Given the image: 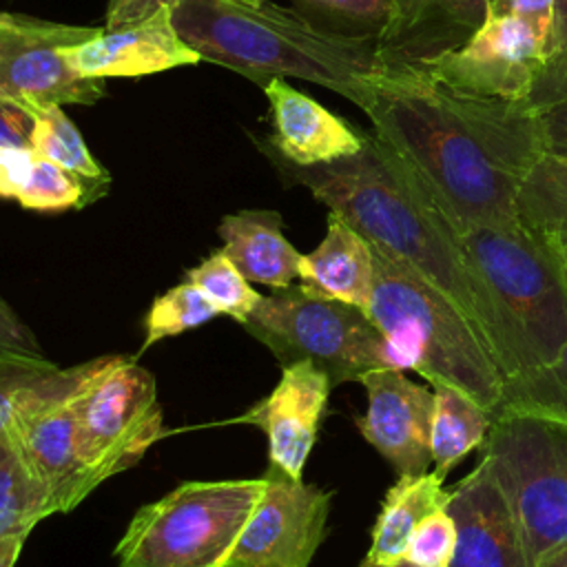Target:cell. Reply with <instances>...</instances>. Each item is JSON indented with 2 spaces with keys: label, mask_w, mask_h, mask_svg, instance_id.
<instances>
[{
  "label": "cell",
  "mask_w": 567,
  "mask_h": 567,
  "mask_svg": "<svg viewBox=\"0 0 567 567\" xmlns=\"http://www.w3.org/2000/svg\"><path fill=\"white\" fill-rule=\"evenodd\" d=\"M359 109L456 235L518 219L520 182L545 155L538 113L454 91L414 64H379Z\"/></svg>",
  "instance_id": "6da1fadb"
},
{
  "label": "cell",
  "mask_w": 567,
  "mask_h": 567,
  "mask_svg": "<svg viewBox=\"0 0 567 567\" xmlns=\"http://www.w3.org/2000/svg\"><path fill=\"white\" fill-rule=\"evenodd\" d=\"M266 155L281 177L308 188L370 246L447 295L489 348L485 303L456 230L374 133H365L363 146L354 155L326 164L297 166L277 153L266 151Z\"/></svg>",
  "instance_id": "7a4b0ae2"
},
{
  "label": "cell",
  "mask_w": 567,
  "mask_h": 567,
  "mask_svg": "<svg viewBox=\"0 0 567 567\" xmlns=\"http://www.w3.org/2000/svg\"><path fill=\"white\" fill-rule=\"evenodd\" d=\"M173 24L202 60L255 82L299 78L357 106L379 66L377 40L350 38L310 22L301 11L268 0H182Z\"/></svg>",
  "instance_id": "3957f363"
},
{
  "label": "cell",
  "mask_w": 567,
  "mask_h": 567,
  "mask_svg": "<svg viewBox=\"0 0 567 567\" xmlns=\"http://www.w3.org/2000/svg\"><path fill=\"white\" fill-rule=\"evenodd\" d=\"M458 244L483 297L489 348L503 377L549 363L567 343L560 250L520 219L465 228Z\"/></svg>",
  "instance_id": "277c9868"
},
{
  "label": "cell",
  "mask_w": 567,
  "mask_h": 567,
  "mask_svg": "<svg viewBox=\"0 0 567 567\" xmlns=\"http://www.w3.org/2000/svg\"><path fill=\"white\" fill-rule=\"evenodd\" d=\"M374 284L365 308L388 339L399 370H414L430 385H452L489 414L503 392V372L461 308L412 268L372 246Z\"/></svg>",
  "instance_id": "5b68a950"
},
{
  "label": "cell",
  "mask_w": 567,
  "mask_h": 567,
  "mask_svg": "<svg viewBox=\"0 0 567 567\" xmlns=\"http://www.w3.org/2000/svg\"><path fill=\"white\" fill-rule=\"evenodd\" d=\"M264 485V476L177 485L135 512L117 567H226Z\"/></svg>",
  "instance_id": "8992f818"
},
{
  "label": "cell",
  "mask_w": 567,
  "mask_h": 567,
  "mask_svg": "<svg viewBox=\"0 0 567 567\" xmlns=\"http://www.w3.org/2000/svg\"><path fill=\"white\" fill-rule=\"evenodd\" d=\"M281 365L310 361L332 385L359 381L370 370H399L396 357L365 310L308 292L301 284L261 297L241 323Z\"/></svg>",
  "instance_id": "52a82bcc"
},
{
  "label": "cell",
  "mask_w": 567,
  "mask_h": 567,
  "mask_svg": "<svg viewBox=\"0 0 567 567\" xmlns=\"http://www.w3.org/2000/svg\"><path fill=\"white\" fill-rule=\"evenodd\" d=\"M483 458L507 494L536 565L545 549L567 538V425L496 412Z\"/></svg>",
  "instance_id": "ba28073f"
},
{
  "label": "cell",
  "mask_w": 567,
  "mask_h": 567,
  "mask_svg": "<svg viewBox=\"0 0 567 567\" xmlns=\"http://www.w3.org/2000/svg\"><path fill=\"white\" fill-rule=\"evenodd\" d=\"M71 408L80 456L100 485L133 467L164 436L155 379L135 357L113 354Z\"/></svg>",
  "instance_id": "9c48e42d"
},
{
  "label": "cell",
  "mask_w": 567,
  "mask_h": 567,
  "mask_svg": "<svg viewBox=\"0 0 567 567\" xmlns=\"http://www.w3.org/2000/svg\"><path fill=\"white\" fill-rule=\"evenodd\" d=\"M97 31L100 27L0 11V97L18 106L27 102L95 104L102 100L106 80L80 78L66 62V49Z\"/></svg>",
  "instance_id": "30bf717a"
},
{
  "label": "cell",
  "mask_w": 567,
  "mask_h": 567,
  "mask_svg": "<svg viewBox=\"0 0 567 567\" xmlns=\"http://www.w3.org/2000/svg\"><path fill=\"white\" fill-rule=\"evenodd\" d=\"M226 567H310L328 532L332 492L275 465Z\"/></svg>",
  "instance_id": "8fae6325"
},
{
  "label": "cell",
  "mask_w": 567,
  "mask_h": 567,
  "mask_svg": "<svg viewBox=\"0 0 567 567\" xmlns=\"http://www.w3.org/2000/svg\"><path fill=\"white\" fill-rule=\"evenodd\" d=\"M545 62L543 44L529 27L514 18L489 16L463 47L414 66L454 91L520 102Z\"/></svg>",
  "instance_id": "7c38bea8"
},
{
  "label": "cell",
  "mask_w": 567,
  "mask_h": 567,
  "mask_svg": "<svg viewBox=\"0 0 567 567\" xmlns=\"http://www.w3.org/2000/svg\"><path fill=\"white\" fill-rule=\"evenodd\" d=\"M359 383L368 394L365 414L357 419L361 436L396 470L399 476L427 472L432 463V385L410 381L403 370L392 368L370 370Z\"/></svg>",
  "instance_id": "4fadbf2b"
},
{
  "label": "cell",
  "mask_w": 567,
  "mask_h": 567,
  "mask_svg": "<svg viewBox=\"0 0 567 567\" xmlns=\"http://www.w3.org/2000/svg\"><path fill=\"white\" fill-rule=\"evenodd\" d=\"M445 509L456 525L447 567H534L514 507L485 458L454 485Z\"/></svg>",
  "instance_id": "5bb4252c"
},
{
  "label": "cell",
  "mask_w": 567,
  "mask_h": 567,
  "mask_svg": "<svg viewBox=\"0 0 567 567\" xmlns=\"http://www.w3.org/2000/svg\"><path fill=\"white\" fill-rule=\"evenodd\" d=\"M330 390L332 383L319 365L310 361L281 365V379L272 392L237 416V423L255 425L266 434L268 465L279 467L292 478H301Z\"/></svg>",
  "instance_id": "9a60e30c"
},
{
  "label": "cell",
  "mask_w": 567,
  "mask_h": 567,
  "mask_svg": "<svg viewBox=\"0 0 567 567\" xmlns=\"http://www.w3.org/2000/svg\"><path fill=\"white\" fill-rule=\"evenodd\" d=\"M199 60V53L177 33L173 9H162L144 22L122 29L100 27L93 38L66 49L69 66L89 80L140 78Z\"/></svg>",
  "instance_id": "2e32d148"
},
{
  "label": "cell",
  "mask_w": 567,
  "mask_h": 567,
  "mask_svg": "<svg viewBox=\"0 0 567 567\" xmlns=\"http://www.w3.org/2000/svg\"><path fill=\"white\" fill-rule=\"evenodd\" d=\"M489 18V0H392L377 38L379 64H421L463 47Z\"/></svg>",
  "instance_id": "e0dca14e"
},
{
  "label": "cell",
  "mask_w": 567,
  "mask_h": 567,
  "mask_svg": "<svg viewBox=\"0 0 567 567\" xmlns=\"http://www.w3.org/2000/svg\"><path fill=\"white\" fill-rule=\"evenodd\" d=\"M264 93L272 111L270 146L297 166H312L354 155L363 146V131L330 113L310 95L292 89L284 78H270Z\"/></svg>",
  "instance_id": "ac0fdd59"
},
{
  "label": "cell",
  "mask_w": 567,
  "mask_h": 567,
  "mask_svg": "<svg viewBox=\"0 0 567 567\" xmlns=\"http://www.w3.org/2000/svg\"><path fill=\"white\" fill-rule=\"evenodd\" d=\"M71 401L11 430L27 463L44 483L55 514L71 512L100 485L80 456Z\"/></svg>",
  "instance_id": "d6986e66"
},
{
  "label": "cell",
  "mask_w": 567,
  "mask_h": 567,
  "mask_svg": "<svg viewBox=\"0 0 567 567\" xmlns=\"http://www.w3.org/2000/svg\"><path fill=\"white\" fill-rule=\"evenodd\" d=\"M111 357L71 368H60L47 359L0 357V432H11L20 423L69 403L109 365Z\"/></svg>",
  "instance_id": "ffe728a7"
},
{
  "label": "cell",
  "mask_w": 567,
  "mask_h": 567,
  "mask_svg": "<svg viewBox=\"0 0 567 567\" xmlns=\"http://www.w3.org/2000/svg\"><path fill=\"white\" fill-rule=\"evenodd\" d=\"M299 281L317 297L365 310L374 284L372 246L348 221L330 213L321 244L312 252L301 255Z\"/></svg>",
  "instance_id": "44dd1931"
},
{
  "label": "cell",
  "mask_w": 567,
  "mask_h": 567,
  "mask_svg": "<svg viewBox=\"0 0 567 567\" xmlns=\"http://www.w3.org/2000/svg\"><path fill=\"white\" fill-rule=\"evenodd\" d=\"M277 210H239L219 221L224 252L255 284L288 288L299 279L301 252L284 237Z\"/></svg>",
  "instance_id": "7402d4cb"
},
{
  "label": "cell",
  "mask_w": 567,
  "mask_h": 567,
  "mask_svg": "<svg viewBox=\"0 0 567 567\" xmlns=\"http://www.w3.org/2000/svg\"><path fill=\"white\" fill-rule=\"evenodd\" d=\"M434 470L416 476H399L385 492L372 527V540L359 567H381L405 556L408 543L419 523L432 512L445 509L450 492Z\"/></svg>",
  "instance_id": "603a6c76"
},
{
  "label": "cell",
  "mask_w": 567,
  "mask_h": 567,
  "mask_svg": "<svg viewBox=\"0 0 567 567\" xmlns=\"http://www.w3.org/2000/svg\"><path fill=\"white\" fill-rule=\"evenodd\" d=\"M22 109L31 115L29 146L44 159L75 175L89 190L91 202L102 197L111 184L106 168L91 155L82 133L69 120L60 104L27 102Z\"/></svg>",
  "instance_id": "cb8c5ba5"
},
{
  "label": "cell",
  "mask_w": 567,
  "mask_h": 567,
  "mask_svg": "<svg viewBox=\"0 0 567 567\" xmlns=\"http://www.w3.org/2000/svg\"><path fill=\"white\" fill-rule=\"evenodd\" d=\"M434 414L430 452L434 472L445 478L470 452L481 447L492 427V414L470 394L452 385H432Z\"/></svg>",
  "instance_id": "d4e9b609"
},
{
  "label": "cell",
  "mask_w": 567,
  "mask_h": 567,
  "mask_svg": "<svg viewBox=\"0 0 567 567\" xmlns=\"http://www.w3.org/2000/svg\"><path fill=\"white\" fill-rule=\"evenodd\" d=\"M516 217L558 250H567V157L545 153L523 177Z\"/></svg>",
  "instance_id": "484cf974"
},
{
  "label": "cell",
  "mask_w": 567,
  "mask_h": 567,
  "mask_svg": "<svg viewBox=\"0 0 567 567\" xmlns=\"http://www.w3.org/2000/svg\"><path fill=\"white\" fill-rule=\"evenodd\" d=\"M51 514H55L51 496L27 463L16 436L0 432V538L29 536Z\"/></svg>",
  "instance_id": "4316f807"
},
{
  "label": "cell",
  "mask_w": 567,
  "mask_h": 567,
  "mask_svg": "<svg viewBox=\"0 0 567 567\" xmlns=\"http://www.w3.org/2000/svg\"><path fill=\"white\" fill-rule=\"evenodd\" d=\"M496 412H520L567 425V343L549 363L505 377Z\"/></svg>",
  "instance_id": "83f0119b"
},
{
  "label": "cell",
  "mask_w": 567,
  "mask_h": 567,
  "mask_svg": "<svg viewBox=\"0 0 567 567\" xmlns=\"http://www.w3.org/2000/svg\"><path fill=\"white\" fill-rule=\"evenodd\" d=\"M217 315L219 310L208 301V297L197 286L184 279L182 284L162 292L151 303L144 321L146 334L142 341V352L166 337H175L186 330L199 328Z\"/></svg>",
  "instance_id": "f1b7e54d"
},
{
  "label": "cell",
  "mask_w": 567,
  "mask_h": 567,
  "mask_svg": "<svg viewBox=\"0 0 567 567\" xmlns=\"http://www.w3.org/2000/svg\"><path fill=\"white\" fill-rule=\"evenodd\" d=\"M184 279L197 286L219 315H228L239 323L248 319L264 297L250 286L224 250H215L202 264L190 268Z\"/></svg>",
  "instance_id": "f546056e"
},
{
  "label": "cell",
  "mask_w": 567,
  "mask_h": 567,
  "mask_svg": "<svg viewBox=\"0 0 567 567\" xmlns=\"http://www.w3.org/2000/svg\"><path fill=\"white\" fill-rule=\"evenodd\" d=\"M392 0H295V9L321 29L377 40L390 18Z\"/></svg>",
  "instance_id": "4dcf8cb0"
},
{
  "label": "cell",
  "mask_w": 567,
  "mask_h": 567,
  "mask_svg": "<svg viewBox=\"0 0 567 567\" xmlns=\"http://www.w3.org/2000/svg\"><path fill=\"white\" fill-rule=\"evenodd\" d=\"M16 202L29 210H66L91 204V197L86 186L75 175L38 155L33 171Z\"/></svg>",
  "instance_id": "1f68e13d"
},
{
  "label": "cell",
  "mask_w": 567,
  "mask_h": 567,
  "mask_svg": "<svg viewBox=\"0 0 567 567\" xmlns=\"http://www.w3.org/2000/svg\"><path fill=\"white\" fill-rule=\"evenodd\" d=\"M456 547V525L447 509L432 512L414 529L405 558L425 567H447Z\"/></svg>",
  "instance_id": "d6a6232c"
},
{
  "label": "cell",
  "mask_w": 567,
  "mask_h": 567,
  "mask_svg": "<svg viewBox=\"0 0 567 567\" xmlns=\"http://www.w3.org/2000/svg\"><path fill=\"white\" fill-rule=\"evenodd\" d=\"M567 100V49L549 58L538 73L532 91L518 102L523 109L540 113Z\"/></svg>",
  "instance_id": "836d02e7"
},
{
  "label": "cell",
  "mask_w": 567,
  "mask_h": 567,
  "mask_svg": "<svg viewBox=\"0 0 567 567\" xmlns=\"http://www.w3.org/2000/svg\"><path fill=\"white\" fill-rule=\"evenodd\" d=\"M551 13L554 0H489L492 18H514L529 27L534 35L540 40L545 58H547V40L551 31Z\"/></svg>",
  "instance_id": "e575fe53"
},
{
  "label": "cell",
  "mask_w": 567,
  "mask_h": 567,
  "mask_svg": "<svg viewBox=\"0 0 567 567\" xmlns=\"http://www.w3.org/2000/svg\"><path fill=\"white\" fill-rule=\"evenodd\" d=\"M0 357L44 359L31 328L16 315V310L0 295Z\"/></svg>",
  "instance_id": "d590c367"
},
{
  "label": "cell",
  "mask_w": 567,
  "mask_h": 567,
  "mask_svg": "<svg viewBox=\"0 0 567 567\" xmlns=\"http://www.w3.org/2000/svg\"><path fill=\"white\" fill-rule=\"evenodd\" d=\"M38 153L31 146H0V199H18Z\"/></svg>",
  "instance_id": "8d00e7d4"
},
{
  "label": "cell",
  "mask_w": 567,
  "mask_h": 567,
  "mask_svg": "<svg viewBox=\"0 0 567 567\" xmlns=\"http://www.w3.org/2000/svg\"><path fill=\"white\" fill-rule=\"evenodd\" d=\"M182 0H109L104 29H122L148 20L162 9H175Z\"/></svg>",
  "instance_id": "74e56055"
},
{
  "label": "cell",
  "mask_w": 567,
  "mask_h": 567,
  "mask_svg": "<svg viewBox=\"0 0 567 567\" xmlns=\"http://www.w3.org/2000/svg\"><path fill=\"white\" fill-rule=\"evenodd\" d=\"M31 124V115L22 106L0 97V146H29Z\"/></svg>",
  "instance_id": "f35d334b"
},
{
  "label": "cell",
  "mask_w": 567,
  "mask_h": 567,
  "mask_svg": "<svg viewBox=\"0 0 567 567\" xmlns=\"http://www.w3.org/2000/svg\"><path fill=\"white\" fill-rule=\"evenodd\" d=\"M545 153L567 157V100L538 113Z\"/></svg>",
  "instance_id": "ab89813d"
},
{
  "label": "cell",
  "mask_w": 567,
  "mask_h": 567,
  "mask_svg": "<svg viewBox=\"0 0 567 567\" xmlns=\"http://www.w3.org/2000/svg\"><path fill=\"white\" fill-rule=\"evenodd\" d=\"M567 49V0H554L551 31L547 40V60Z\"/></svg>",
  "instance_id": "60d3db41"
},
{
  "label": "cell",
  "mask_w": 567,
  "mask_h": 567,
  "mask_svg": "<svg viewBox=\"0 0 567 567\" xmlns=\"http://www.w3.org/2000/svg\"><path fill=\"white\" fill-rule=\"evenodd\" d=\"M27 536H7V538H0V567H13L20 551H22V545H24Z\"/></svg>",
  "instance_id": "b9f144b4"
},
{
  "label": "cell",
  "mask_w": 567,
  "mask_h": 567,
  "mask_svg": "<svg viewBox=\"0 0 567 567\" xmlns=\"http://www.w3.org/2000/svg\"><path fill=\"white\" fill-rule=\"evenodd\" d=\"M534 567H567V538L551 545L549 549H545L538 558Z\"/></svg>",
  "instance_id": "7bdbcfd3"
},
{
  "label": "cell",
  "mask_w": 567,
  "mask_h": 567,
  "mask_svg": "<svg viewBox=\"0 0 567 567\" xmlns=\"http://www.w3.org/2000/svg\"><path fill=\"white\" fill-rule=\"evenodd\" d=\"M381 567H425V565H419V563H414V560L403 556V558H399L394 563H388V565H381Z\"/></svg>",
  "instance_id": "ee69618b"
},
{
  "label": "cell",
  "mask_w": 567,
  "mask_h": 567,
  "mask_svg": "<svg viewBox=\"0 0 567 567\" xmlns=\"http://www.w3.org/2000/svg\"><path fill=\"white\" fill-rule=\"evenodd\" d=\"M560 255H563V264H565V275H567V250H560Z\"/></svg>",
  "instance_id": "f6af8a7d"
}]
</instances>
